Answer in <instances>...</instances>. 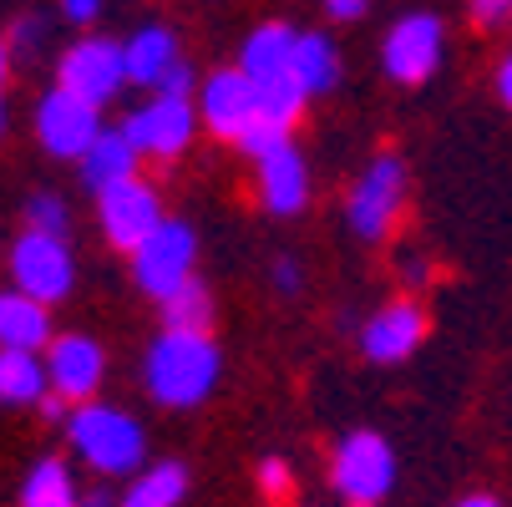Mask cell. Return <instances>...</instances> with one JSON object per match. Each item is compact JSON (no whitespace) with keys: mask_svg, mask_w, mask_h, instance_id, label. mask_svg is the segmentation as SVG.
Returning a JSON list of instances; mask_svg holds the SVG:
<instances>
[{"mask_svg":"<svg viewBox=\"0 0 512 507\" xmlns=\"http://www.w3.org/2000/svg\"><path fill=\"white\" fill-rule=\"evenodd\" d=\"M158 406H198L218 386V345L208 330H163L142 366Z\"/></svg>","mask_w":512,"mask_h":507,"instance_id":"6da1fadb","label":"cell"},{"mask_svg":"<svg viewBox=\"0 0 512 507\" xmlns=\"http://www.w3.org/2000/svg\"><path fill=\"white\" fill-rule=\"evenodd\" d=\"M66 437H71V452L102 477H132L142 467V452H148L142 447V426L127 411L97 406V401H82L66 416Z\"/></svg>","mask_w":512,"mask_h":507,"instance_id":"7a4b0ae2","label":"cell"},{"mask_svg":"<svg viewBox=\"0 0 512 507\" xmlns=\"http://www.w3.org/2000/svg\"><path fill=\"white\" fill-rule=\"evenodd\" d=\"M193 264H198V234L183 219H163L132 249V279H137L142 295H153L158 305L193 279Z\"/></svg>","mask_w":512,"mask_h":507,"instance_id":"3957f363","label":"cell"},{"mask_svg":"<svg viewBox=\"0 0 512 507\" xmlns=\"http://www.w3.org/2000/svg\"><path fill=\"white\" fill-rule=\"evenodd\" d=\"M330 482L345 502L355 507H376L396 487V452L376 431H350L330 457Z\"/></svg>","mask_w":512,"mask_h":507,"instance_id":"277c9868","label":"cell"},{"mask_svg":"<svg viewBox=\"0 0 512 507\" xmlns=\"http://www.w3.org/2000/svg\"><path fill=\"white\" fill-rule=\"evenodd\" d=\"M127 46L122 41H107V36H87L77 46H66L61 61H56V87L77 92L97 107H107L122 87H127Z\"/></svg>","mask_w":512,"mask_h":507,"instance_id":"5b68a950","label":"cell"},{"mask_svg":"<svg viewBox=\"0 0 512 507\" xmlns=\"http://www.w3.org/2000/svg\"><path fill=\"white\" fill-rule=\"evenodd\" d=\"M11 284L26 289V295L41 300V305H61L71 295V284H77V264H71L66 239L26 229L11 244Z\"/></svg>","mask_w":512,"mask_h":507,"instance_id":"8992f818","label":"cell"},{"mask_svg":"<svg viewBox=\"0 0 512 507\" xmlns=\"http://www.w3.org/2000/svg\"><path fill=\"white\" fill-rule=\"evenodd\" d=\"M401 198H406V168H401L396 153H381L371 168L355 178L350 203H345V219H350V229L365 244H376V239L391 234L396 213H401Z\"/></svg>","mask_w":512,"mask_h":507,"instance_id":"52a82bcc","label":"cell"},{"mask_svg":"<svg viewBox=\"0 0 512 507\" xmlns=\"http://www.w3.org/2000/svg\"><path fill=\"white\" fill-rule=\"evenodd\" d=\"M102 107L66 92V87H51L41 102H36V137L51 158H87V148L102 137Z\"/></svg>","mask_w":512,"mask_h":507,"instance_id":"ba28073f","label":"cell"},{"mask_svg":"<svg viewBox=\"0 0 512 507\" xmlns=\"http://www.w3.org/2000/svg\"><path fill=\"white\" fill-rule=\"evenodd\" d=\"M198 127H203V122H198V102L168 97V92H158L148 107H137V112L122 122V132L137 142V153H142V158H163V163H173V158L188 153V142H193Z\"/></svg>","mask_w":512,"mask_h":507,"instance_id":"9c48e42d","label":"cell"},{"mask_svg":"<svg viewBox=\"0 0 512 507\" xmlns=\"http://www.w3.org/2000/svg\"><path fill=\"white\" fill-rule=\"evenodd\" d=\"M442 46H447L442 21L426 16V11H416V16H401V21L386 31V41H381V66H386L391 82L416 87V82H426L431 71L442 66Z\"/></svg>","mask_w":512,"mask_h":507,"instance_id":"30bf717a","label":"cell"},{"mask_svg":"<svg viewBox=\"0 0 512 507\" xmlns=\"http://www.w3.org/2000/svg\"><path fill=\"white\" fill-rule=\"evenodd\" d=\"M97 224H102L107 244L132 254L142 239L163 224V198H158V188L148 178H127V183L97 193Z\"/></svg>","mask_w":512,"mask_h":507,"instance_id":"8fae6325","label":"cell"},{"mask_svg":"<svg viewBox=\"0 0 512 507\" xmlns=\"http://www.w3.org/2000/svg\"><path fill=\"white\" fill-rule=\"evenodd\" d=\"M259 117V92L244 71H213V77L198 87V122L213 132V137H229L239 142Z\"/></svg>","mask_w":512,"mask_h":507,"instance_id":"7c38bea8","label":"cell"},{"mask_svg":"<svg viewBox=\"0 0 512 507\" xmlns=\"http://www.w3.org/2000/svg\"><path fill=\"white\" fill-rule=\"evenodd\" d=\"M102 345L92 335H56L46 345V381L66 401H92L102 386Z\"/></svg>","mask_w":512,"mask_h":507,"instance_id":"4fadbf2b","label":"cell"},{"mask_svg":"<svg viewBox=\"0 0 512 507\" xmlns=\"http://www.w3.org/2000/svg\"><path fill=\"white\" fill-rule=\"evenodd\" d=\"M421 335H426L421 305H416V300H391V305H381L371 320H365L360 350L371 355L376 366H396V360H406V355L421 345Z\"/></svg>","mask_w":512,"mask_h":507,"instance_id":"5bb4252c","label":"cell"},{"mask_svg":"<svg viewBox=\"0 0 512 507\" xmlns=\"http://www.w3.org/2000/svg\"><path fill=\"white\" fill-rule=\"evenodd\" d=\"M259 198H264L269 213H279V219H289V213L305 208V198H310V168H305L295 142H284L279 153L259 158Z\"/></svg>","mask_w":512,"mask_h":507,"instance_id":"9a60e30c","label":"cell"},{"mask_svg":"<svg viewBox=\"0 0 512 507\" xmlns=\"http://www.w3.org/2000/svg\"><path fill=\"white\" fill-rule=\"evenodd\" d=\"M51 345V305L26 289H0V350H46Z\"/></svg>","mask_w":512,"mask_h":507,"instance_id":"2e32d148","label":"cell"},{"mask_svg":"<svg viewBox=\"0 0 512 507\" xmlns=\"http://www.w3.org/2000/svg\"><path fill=\"white\" fill-rule=\"evenodd\" d=\"M295 31L284 21H264L244 36V51H239V71L249 82H269V77H284V71H295Z\"/></svg>","mask_w":512,"mask_h":507,"instance_id":"e0dca14e","label":"cell"},{"mask_svg":"<svg viewBox=\"0 0 512 507\" xmlns=\"http://www.w3.org/2000/svg\"><path fill=\"white\" fill-rule=\"evenodd\" d=\"M137 158H142L137 142H132L122 127L102 132L92 148H87V158H82V183H87V193H107V188L137 178Z\"/></svg>","mask_w":512,"mask_h":507,"instance_id":"ac0fdd59","label":"cell"},{"mask_svg":"<svg viewBox=\"0 0 512 507\" xmlns=\"http://www.w3.org/2000/svg\"><path fill=\"white\" fill-rule=\"evenodd\" d=\"M122 46H127V77H132V87H158L168 71L183 61L178 56V36L168 26H142Z\"/></svg>","mask_w":512,"mask_h":507,"instance_id":"d6986e66","label":"cell"},{"mask_svg":"<svg viewBox=\"0 0 512 507\" xmlns=\"http://www.w3.org/2000/svg\"><path fill=\"white\" fill-rule=\"evenodd\" d=\"M51 391L36 350H0V406H41Z\"/></svg>","mask_w":512,"mask_h":507,"instance_id":"ffe728a7","label":"cell"},{"mask_svg":"<svg viewBox=\"0 0 512 507\" xmlns=\"http://www.w3.org/2000/svg\"><path fill=\"white\" fill-rule=\"evenodd\" d=\"M21 507H82V492H77V477L61 457H46L26 472V487H21Z\"/></svg>","mask_w":512,"mask_h":507,"instance_id":"44dd1931","label":"cell"},{"mask_svg":"<svg viewBox=\"0 0 512 507\" xmlns=\"http://www.w3.org/2000/svg\"><path fill=\"white\" fill-rule=\"evenodd\" d=\"M295 77L305 82L310 97H320V92H330V87L340 82V51H335L330 36L305 31V36L295 41Z\"/></svg>","mask_w":512,"mask_h":507,"instance_id":"7402d4cb","label":"cell"},{"mask_svg":"<svg viewBox=\"0 0 512 507\" xmlns=\"http://www.w3.org/2000/svg\"><path fill=\"white\" fill-rule=\"evenodd\" d=\"M183 492H188V472H183L178 462H158V467H148V472L132 477L122 507H178Z\"/></svg>","mask_w":512,"mask_h":507,"instance_id":"603a6c76","label":"cell"},{"mask_svg":"<svg viewBox=\"0 0 512 507\" xmlns=\"http://www.w3.org/2000/svg\"><path fill=\"white\" fill-rule=\"evenodd\" d=\"M254 92H259V117H274V122H295L300 112H305V102H310V92H305V82L295 77V71H284V77H269V82H254Z\"/></svg>","mask_w":512,"mask_h":507,"instance_id":"cb8c5ba5","label":"cell"},{"mask_svg":"<svg viewBox=\"0 0 512 507\" xmlns=\"http://www.w3.org/2000/svg\"><path fill=\"white\" fill-rule=\"evenodd\" d=\"M163 320H168V330H208L213 325V295H208V284L188 279L183 289H173V295L163 300Z\"/></svg>","mask_w":512,"mask_h":507,"instance_id":"d4e9b609","label":"cell"},{"mask_svg":"<svg viewBox=\"0 0 512 507\" xmlns=\"http://www.w3.org/2000/svg\"><path fill=\"white\" fill-rule=\"evenodd\" d=\"M26 229L66 239V229H71V213H66V203H61L56 193H36V198L26 203Z\"/></svg>","mask_w":512,"mask_h":507,"instance_id":"484cf974","label":"cell"},{"mask_svg":"<svg viewBox=\"0 0 512 507\" xmlns=\"http://www.w3.org/2000/svg\"><path fill=\"white\" fill-rule=\"evenodd\" d=\"M284 142H289V127L284 122H274V117H254V127L239 137V148H244V158H269V153H279L284 148Z\"/></svg>","mask_w":512,"mask_h":507,"instance_id":"4316f807","label":"cell"},{"mask_svg":"<svg viewBox=\"0 0 512 507\" xmlns=\"http://www.w3.org/2000/svg\"><path fill=\"white\" fill-rule=\"evenodd\" d=\"M289 482H295V477H289V467H284L279 457H264V462H259V487H264V497H284Z\"/></svg>","mask_w":512,"mask_h":507,"instance_id":"83f0119b","label":"cell"},{"mask_svg":"<svg viewBox=\"0 0 512 507\" xmlns=\"http://www.w3.org/2000/svg\"><path fill=\"white\" fill-rule=\"evenodd\" d=\"M61 16H66L71 26H92V21L102 16V0H61Z\"/></svg>","mask_w":512,"mask_h":507,"instance_id":"f1b7e54d","label":"cell"},{"mask_svg":"<svg viewBox=\"0 0 512 507\" xmlns=\"http://www.w3.org/2000/svg\"><path fill=\"white\" fill-rule=\"evenodd\" d=\"M158 92H168V97H188V92H193V66H188V61H178V66L168 71V77L158 82Z\"/></svg>","mask_w":512,"mask_h":507,"instance_id":"f546056e","label":"cell"},{"mask_svg":"<svg viewBox=\"0 0 512 507\" xmlns=\"http://www.w3.org/2000/svg\"><path fill=\"white\" fill-rule=\"evenodd\" d=\"M467 6H472V16H477L482 26H497V21L512 16V0H467Z\"/></svg>","mask_w":512,"mask_h":507,"instance_id":"4dcf8cb0","label":"cell"},{"mask_svg":"<svg viewBox=\"0 0 512 507\" xmlns=\"http://www.w3.org/2000/svg\"><path fill=\"white\" fill-rule=\"evenodd\" d=\"M320 6H325V16H330V21H360L371 0H320Z\"/></svg>","mask_w":512,"mask_h":507,"instance_id":"1f68e13d","label":"cell"},{"mask_svg":"<svg viewBox=\"0 0 512 507\" xmlns=\"http://www.w3.org/2000/svg\"><path fill=\"white\" fill-rule=\"evenodd\" d=\"M274 289H279V295H295V289H300V264L295 259H279L274 264Z\"/></svg>","mask_w":512,"mask_h":507,"instance_id":"d6a6232c","label":"cell"},{"mask_svg":"<svg viewBox=\"0 0 512 507\" xmlns=\"http://www.w3.org/2000/svg\"><path fill=\"white\" fill-rule=\"evenodd\" d=\"M11 41H16L21 51H31V46L41 41V21H36V16H21V21L11 26Z\"/></svg>","mask_w":512,"mask_h":507,"instance_id":"836d02e7","label":"cell"},{"mask_svg":"<svg viewBox=\"0 0 512 507\" xmlns=\"http://www.w3.org/2000/svg\"><path fill=\"white\" fill-rule=\"evenodd\" d=\"M492 87H497V102H502V107H512V51L497 61V77H492Z\"/></svg>","mask_w":512,"mask_h":507,"instance_id":"e575fe53","label":"cell"},{"mask_svg":"<svg viewBox=\"0 0 512 507\" xmlns=\"http://www.w3.org/2000/svg\"><path fill=\"white\" fill-rule=\"evenodd\" d=\"M457 507H502L497 497H487V492H472V497H462Z\"/></svg>","mask_w":512,"mask_h":507,"instance_id":"d590c367","label":"cell"},{"mask_svg":"<svg viewBox=\"0 0 512 507\" xmlns=\"http://www.w3.org/2000/svg\"><path fill=\"white\" fill-rule=\"evenodd\" d=\"M401 269H406V279H411V284H421V279H426V264H421V259H406Z\"/></svg>","mask_w":512,"mask_h":507,"instance_id":"8d00e7d4","label":"cell"},{"mask_svg":"<svg viewBox=\"0 0 512 507\" xmlns=\"http://www.w3.org/2000/svg\"><path fill=\"white\" fill-rule=\"evenodd\" d=\"M82 507H112V497H107V492H87Z\"/></svg>","mask_w":512,"mask_h":507,"instance_id":"74e56055","label":"cell"},{"mask_svg":"<svg viewBox=\"0 0 512 507\" xmlns=\"http://www.w3.org/2000/svg\"><path fill=\"white\" fill-rule=\"evenodd\" d=\"M6 71H11V51H6V41H0V82H6Z\"/></svg>","mask_w":512,"mask_h":507,"instance_id":"f35d334b","label":"cell"},{"mask_svg":"<svg viewBox=\"0 0 512 507\" xmlns=\"http://www.w3.org/2000/svg\"><path fill=\"white\" fill-rule=\"evenodd\" d=\"M0 132H6V97H0Z\"/></svg>","mask_w":512,"mask_h":507,"instance_id":"ab89813d","label":"cell"},{"mask_svg":"<svg viewBox=\"0 0 512 507\" xmlns=\"http://www.w3.org/2000/svg\"><path fill=\"white\" fill-rule=\"evenodd\" d=\"M507 26H512V16H507Z\"/></svg>","mask_w":512,"mask_h":507,"instance_id":"60d3db41","label":"cell"},{"mask_svg":"<svg viewBox=\"0 0 512 507\" xmlns=\"http://www.w3.org/2000/svg\"><path fill=\"white\" fill-rule=\"evenodd\" d=\"M350 507H355V502H350Z\"/></svg>","mask_w":512,"mask_h":507,"instance_id":"b9f144b4","label":"cell"}]
</instances>
